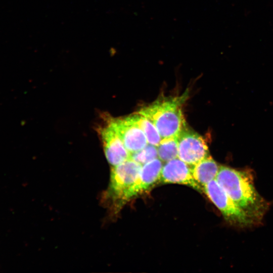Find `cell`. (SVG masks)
<instances>
[{
  "mask_svg": "<svg viewBox=\"0 0 273 273\" xmlns=\"http://www.w3.org/2000/svg\"><path fill=\"white\" fill-rule=\"evenodd\" d=\"M215 180L255 224L261 220L268 204L256 190L249 171L220 166Z\"/></svg>",
  "mask_w": 273,
  "mask_h": 273,
  "instance_id": "6da1fadb",
  "label": "cell"
},
{
  "mask_svg": "<svg viewBox=\"0 0 273 273\" xmlns=\"http://www.w3.org/2000/svg\"><path fill=\"white\" fill-rule=\"evenodd\" d=\"M188 97L187 90L180 96L161 98L137 113L153 123L161 139L178 137L186 126L181 107Z\"/></svg>",
  "mask_w": 273,
  "mask_h": 273,
  "instance_id": "7a4b0ae2",
  "label": "cell"
},
{
  "mask_svg": "<svg viewBox=\"0 0 273 273\" xmlns=\"http://www.w3.org/2000/svg\"><path fill=\"white\" fill-rule=\"evenodd\" d=\"M142 167V165L130 158L112 168L106 196L112 200L114 206L119 207L130 199V191L139 178Z\"/></svg>",
  "mask_w": 273,
  "mask_h": 273,
  "instance_id": "3957f363",
  "label": "cell"
},
{
  "mask_svg": "<svg viewBox=\"0 0 273 273\" xmlns=\"http://www.w3.org/2000/svg\"><path fill=\"white\" fill-rule=\"evenodd\" d=\"M203 191L230 223L240 227L249 226L255 224L237 206L215 179L204 185Z\"/></svg>",
  "mask_w": 273,
  "mask_h": 273,
  "instance_id": "277c9868",
  "label": "cell"
},
{
  "mask_svg": "<svg viewBox=\"0 0 273 273\" xmlns=\"http://www.w3.org/2000/svg\"><path fill=\"white\" fill-rule=\"evenodd\" d=\"M208 153L204 139L185 126L178 136L177 157L191 166L208 156Z\"/></svg>",
  "mask_w": 273,
  "mask_h": 273,
  "instance_id": "5b68a950",
  "label": "cell"
},
{
  "mask_svg": "<svg viewBox=\"0 0 273 273\" xmlns=\"http://www.w3.org/2000/svg\"><path fill=\"white\" fill-rule=\"evenodd\" d=\"M109 122L117 131L130 154L142 150L147 145L148 143L144 132L130 116L123 119H111Z\"/></svg>",
  "mask_w": 273,
  "mask_h": 273,
  "instance_id": "8992f818",
  "label": "cell"
},
{
  "mask_svg": "<svg viewBox=\"0 0 273 273\" xmlns=\"http://www.w3.org/2000/svg\"><path fill=\"white\" fill-rule=\"evenodd\" d=\"M159 181L186 185L199 192H204L203 187L193 178L190 166L178 157L163 165Z\"/></svg>",
  "mask_w": 273,
  "mask_h": 273,
  "instance_id": "52a82bcc",
  "label": "cell"
},
{
  "mask_svg": "<svg viewBox=\"0 0 273 273\" xmlns=\"http://www.w3.org/2000/svg\"><path fill=\"white\" fill-rule=\"evenodd\" d=\"M104 151L108 162L117 165L130 158V153L124 146L121 138L113 126L108 125L101 131Z\"/></svg>",
  "mask_w": 273,
  "mask_h": 273,
  "instance_id": "ba28073f",
  "label": "cell"
},
{
  "mask_svg": "<svg viewBox=\"0 0 273 273\" xmlns=\"http://www.w3.org/2000/svg\"><path fill=\"white\" fill-rule=\"evenodd\" d=\"M162 162L157 157L142 165L139 178L130 191L129 199L147 191L159 181Z\"/></svg>",
  "mask_w": 273,
  "mask_h": 273,
  "instance_id": "9c48e42d",
  "label": "cell"
},
{
  "mask_svg": "<svg viewBox=\"0 0 273 273\" xmlns=\"http://www.w3.org/2000/svg\"><path fill=\"white\" fill-rule=\"evenodd\" d=\"M190 167L193 178L203 188L206 184L215 179L219 166L212 157L208 155Z\"/></svg>",
  "mask_w": 273,
  "mask_h": 273,
  "instance_id": "30bf717a",
  "label": "cell"
},
{
  "mask_svg": "<svg viewBox=\"0 0 273 273\" xmlns=\"http://www.w3.org/2000/svg\"><path fill=\"white\" fill-rule=\"evenodd\" d=\"M130 117L143 130L148 144L157 147L161 138L153 123L147 118L138 113L130 115Z\"/></svg>",
  "mask_w": 273,
  "mask_h": 273,
  "instance_id": "8fae6325",
  "label": "cell"
},
{
  "mask_svg": "<svg viewBox=\"0 0 273 273\" xmlns=\"http://www.w3.org/2000/svg\"><path fill=\"white\" fill-rule=\"evenodd\" d=\"M158 157L164 162L177 158L178 137L161 139L157 147Z\"/></svg>",
  "mask_w": 273,
  "mask_h": 273,
  "instance_id": "7c38bea8",
  "label": "cell"
},
{
  "mask_svg": "<svg viewBox=\"0 0 273 273\" xmlns=\"http://www.w3.org/2000/svg\"><path fill=\"white\" fill-rule=\"evenodd\" d=\"M157 157V147L149 144L142 150L130 155L132 159L142 165Z\"/></svg>",
  "mask_w": 273,
  "mask_h": 273,
  "instance_id": "4fadbf2b",
  "label": "cell"
}]
</instances>
